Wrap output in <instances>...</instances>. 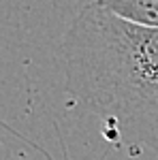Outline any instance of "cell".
<instances>
[{
    "label": "cell",
    "instance_id": "obj_1",
    "mask_svg": "<svg viewBox=\"0 0 158 160\" xmlns=\"http://www.w3.org/2000/svg\"><path fill=\"white\" fill-rule=\"evenodd\" d=\"M66 90L113 139L158 149V30L88 4L60 45Z\"/></svg>",
    "mask_w": 158,
    "mask_h": 160
},
{
    "label": "cell",
    "instance_id": "obj_2",
    "mask_svg": "<svg viewBox=\"0 0 158 160\" xmlns=\"http://www.w3.org/2000/svg\"><path fill=\"white\" fill-rule=\"evenodd\" d=\"M96 4L130 24L158 30V0H96Z\"/></svg>",
    "mask_w": 158,
    "mask_h": 160
}]
</instances>
